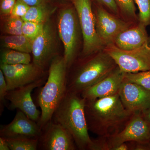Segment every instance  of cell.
Segmentation results:
<instances>
[{
  "instance_id": "29",
  "label": "cell",
  "mask_w": 150,
  "mask_h": 150,
  "mask_svg": "<svg viewBox=\"0 0 150 150\" xmlns=\"http://www.w3.org/2000/svg\"><path fill=\"white\" fill-rule=\"evenodd\" d=\"M8 92L7 85L2 71L0 69V112L4 111L6 103V96Z\"/></svg>"
},
{
  "instance_id": "9",
  "label": "cell",
  "mask_w": 150,
  "mask_h": 150,
  "mask_svg": "<svg viewBox=\"0 0 150 150\" xmlns=\"http://www.w3.org/2000/svg\"><path fill=\"white\" fill-rule=\"evenodd\" d=\"M76 149L72 135L60 124L51 120L41 129L38 149L75 150Z\"/></svg>"
},
{
  "instance_id": "2",
  "label": "cell",
  "mask_w": 150,
  "mask_h": 150,
  "mask_svg": "<svg viewBox=\"0 0 150 150\" xmlns=\"http://www.w3.org/2000/svg\"><path fill=\"white\" fill-rule=\"evenodd\" d=\"M85 103L86 99L81 94L67 91L51 120L69 131L78 149L91 150L93 142L88 134L85 112Z\"/></svg>"
},
{
  "instance_id": "10",
  "label": "cell",
  "mask_w": 150,
  "mask_h": 150,
  "mask_svg": "<svg viewBox=\"0 0 150 150\" xmlns=\"http://www.w3.org/2000/svg\"><path fill=\"white\" fill-rule=\"evenodd\" d=\"M107 142L108 150L125 142L150 143V122L142 112L134 113L125 128L116 136L107 139Z\"/></svg>"
},
{
  "instance_id": "23",
  "label": "cell",
  "mask_w": 150,
  "mask_h": 150,
  "mask_svg": "<svg viewBox=\"0 0 150 150\" xmlns=\"http://www.w3.org/2000/svg\"><path fill=\"white\" fill-rule=\"evenodd\" d=\"M124 80L137 84L150 91V70L137 73H125Z\"/></svg>"
},
{
  "instance_id": "19",
  "label": "cell",
  "mask_w": 150,
  "mask_h": 150,
  "mask_svg": "<svg viewBox=\"0 0 150 150\" xmlns=\"http://www.w3.org/2000/svg\"><path fill=\"white\" fill-rule=\"evenodd\" d=\"M1 41L3 46L7 49L32 53L33 41L23 34L5 35L1 37Z\"/></svg>"
},
{
  "instance_id": "24",
  "label": "cell",
  "mask_w": 150,
  "mask_h": 150,
  "mask_svg": "<svg viewBox=\"0 0 150 150\" xmlns=\"http://www.w3.org/2000/svg\"><path fill=\"white\" fill-rule=\"evenodd\" d=\"M45 23H38L34 22L23 21L22 32L25 37L33 41L43 30Z\"/></svg>"
},
{
  "instance_id": "20",
  "label": "cell",
  "mask_w": 150,
  "mask_h": 150,
  "mask_svg": "<svg viewBox=\"0 0 150 150\" xmlns=\"http://www.w3.org/2000/svg\"><path fill=\"white\" fill-rule=\"evenodd\" d=\"M31 61V56L29 53L7 49L1 54V64H30Z\"/></svg>"
},
{
  "instance_id": "33",
  "label": "cell",
  "mask_w": 150,
  "mask_h": 150,
  "mask_svg": "<svg viewBox=\"0 0 150 150\" xmlns=\"http://www.w3.org/2000/svg\"><path fill=\"white\" fill-rule=\"evenodd\" d=\"M142 112V115L147 121L150 122V108L145 110Z\"/></svg>"
},
{
  "instance_id": "18",
  "label": "cell",
  "mask_w": 150,
  "mask_h": 150,
  "mask_svg": "<svg viewBox=\"0 0 150 150\" xmlns=\"http://www.w3.org/2000/svg\"><path fill=\"white\" fill-rule=\"evenodd\" d=\"M55 9L51 6L50 3L30 6L27 13L22 19L23 21L45 23L49 21Z\"/></svg>"
},
{
  "instance_id": "14",
  "label": "cell",
  "mask_w": 150,
  "mask_h": 150,
  "mask_svg": "<svg viewBox=\"0 0 150 150\" xmlns=\"http://www.w3.org/2000/svg\"><path fill=\"white\" fill-rule=\"evenodd\" d=\"M123 106L132 113L150 108V91L137 84L124 80L118 93Z\"/></svg>"
},
{
  "instance_id": "3",
  "label": "cell",
  "mask_w": 150,
  "mask_h": 150,
  "mask_svg": "<svg viewBox=\"0 0 150 150\" xmlns=\"http://www.w3.org/2000/svg\"><path fill=\"white\" fill-rule=\"evenodd\" d=\"M48 77L40 90L38 102L41 109L38 125L42 129L51 121L53 114L67 91L68 67L64 56L57 55L48 68Z\"/></svg>"
},
{
  "instance_id": "22",
  "label": "cell",
  "mask_w": 150,
  "mask_h": 150,
  "mask_svg": "<svg viewBox=\"0 0 150 150\" xmlns=\"http://www.w3.org/2000/svg\"><path fill=\"white\" fill-rule=\"evenodd\" d=\"M120 16L126 21L136 24L138 23V16L134 0H115Z\"/></svg>"
},
{
  "instance_id": "5",
  "label": "cell",
  "mask_w": 150,
  "mask_h": 150,
  "mask_svg": "<svg viewBox=\"0 0 150 150\" xmlns=\"http://www.w3.org/2000/svg\"><path fill=\"white\" fill-rule=\"evenodd\" d=\"M58 29L59 37L64 45V57L68 70L76 59L81 33L77 14L72 4L60 11Z\"/></svg>"
},
{
  "instance_id": "21",
  "label": "cell",
  "mask_w": 150,
  "mask_h": 150,
  "mask_svg": "<svg viewBox=\"0 0 150 150\" xmlns=\"http://www.w3.org/2000/svg\"><path fill=\"white\" fill-rule=\"evenodd\" d=\"M10 150H36L38 139L26 137L5 138Z\"/></svg>"
},
{
  "instance_id": "32",
  "label": "cell",
  "mask_w": 150,
  "mask_h": 150,
  "mask_svg": "<svg viewBox=\"0 0 150 150\" xmlns=\"http://www.w3.org/2000/svg\"><path fill=\"white\" fill-rule=\"evenodd\" d=\"M0 150H10L6 139L3 137H0Z\"/></svg>"
},
{
  "instance_id": "12",
  "label": "cell",
  "mask_w": 150,
  "mask_h": 150,
  "mask_svg": "<svg viewBox=\"0 0 150 150\" xmlns=\"http://www.w3.org/2000/svg\"><path fill=\"white\" fill-rule=\"evenodd\" d=\"M43 79L41 78L26 85L8 91L6 99L10 102L9 108L11 110L16 109L21 110L31 120L38 123L41 112L34 104L31 93L34 89L43 85L45 82Z\"/></svg>"
},
{
  "instance_id": "26",
  "label": "cell",
  "mask_w": 150,
  "mask_h": 150,
  "mask_svg": "<svg viewBox=\"0 0 150 150\" xmlns=\"http://www.w3.org/2000/svg\"><path fill=\"white\" fill-rule=\"evenodd\" d=\"M139 9L138 22L150 25V0H134Z\"/></svg>"
},
{
  "instance_id": "8",
  "label": "cell",
  "mask_w": 150,
  "mask_h": 150,
  "mask_svg": "<svg viewBox=\"0 0 150 150\" xmlns=\"http://www.w3.org/2000/svg\"><path fill=\"white\" fill-rule=\"evenodd\" d=\"M93 8L97 33L105 47L113 44L115 38L121 32L135 24L124 20L93 3Z\"/></svg>"
},
{
  "instance_id": "25",
  "label": "cell",
  "mask_w": 150,
  "mask_h": 150,
  "mask_svg": "<svg viewBox=\"0 0 150 150\" xmlns=\"http://www.w3.org/2000/svg\"><path fill=\"white\" fill-rule=\"evenodd\" d=\"M23 23V21L21 18L10 16L4 24V30L8 35H21L22 34V27Z\"/></svg>"
},
{
  "instance_id": "15",
  "label": "cell",
  "mask_w": 150,
  "mask_h": 150,
  "mask_svg": "<svg viewBox=\"0 0 150 150\" xmlns=\"http://www.w3.org/2000/svg\"><path fill=\"white\" fill-rule=\"evenodd\" d=\"M40 132L38 123L18 109L10 123L0 127V137L5 138L26 137L38 139Z\"/></svg>"
},
{
  "instance_id": "1",
  "label": "cell",
  "mask_w": 150,
  "mask_h": 150,
  "mask_svg": "<svg viewBox=\"0 0 150 150\" xmlns=\"http://www.w3.org/2000/svg\"><path fill=\"white\" fill-rule=\"evenodd\" d=\"M85 112L89 131L107 139L120 133L133 115L123 106L118 93L86 99Z\"/></svg>"
},
{
  "instance_id": "31",
  "label": "cell",
  "mask_w": 150,
  "mask_h": 150,
  "mask_svg": "<svg viewBox=\"0 0 150 150\" xmlns=\"http://www.w3.org/2000/svg\"><path fill=\"white\" fill-rule=\"evenodd\" d=\"M30 6L50 3V0H21Z\"/></svg>"
},
{
  "instance_id": "6",
  "label": "cell",
  "mask_w": 150,
  "mask_h": 150,
  "mask_svg": "<svg viewBox=\"0 0 150 150\" xmlns=\"http://www.w3.org/2000/svg\"><path fill=\"white\" fill-rule=\"evenodd\" d=\"M77 14L82 35L83 45L80 59L86 58L104 50L96 27L92 0H71Z\"/></svg>"
},
{
  "instance_id": "13",
  "label": "cell",
  "mask_w": 150,
  "mask_h": 150,
  "mask_svg": "<svg viewBox=\"0 0 150 150\" xmlns=\"http://www.w3.org/2000/svg\"><path fill=\"white\" fill-rule=\"evenodd\" d=\"M8 91L21 87L43 78L44 70L33 63L14 65L1 64Z\"/></svg>"
},
{
  "instance_id": "4",
  "label": "cell",
  "mask_w": 150,
  "mask_h": 150,
  "mask_svg": "<svg viewBox=\"0 0 150 150\" xmlns=\"http://www.w3.org/2000/svg\"><path fill=\"white\" fill-rule=\"evenodd\" d=\"M73 74L67 75V91L81 94L86 89L106 77L118 67L104 50L80 59Z\"/></svg>"
},
{
  "instance_id": "11",
  "label": "cell",
  "mask_w": 150,
  "mask_h": 150,
  "mask_svg": "<svg viewBox=\"0 0 150 150\" xmlns=\"http://www.w3.org/2000/svg\"><path fill=\"white\" fill-rule=\"evenodd\" d=\"M56 35L49 21L44 24L41 32L33 41V63L45 70L50 66L56 55Z\"/></svg>"
},
{
  "instance_id": "34",
  "label": "cell",
  "mask_w": 150,
  "mask_h": 150,
  "mask_svg": "<svg viewBox=\"0 0 150 150\" xmlns=\"http://www.w3.org/2000/svg\"><path fill=\"white\" fill-rule=\"evenodd\" d=\"M62 1H69L71 2V0H62Z\"/></svg>"
},
{
  "instance_id": "17",
  "label": "cell",
  "mask_w": 150,
  "mask_h": 150,
  "mask_svg": "<svg viewBox=\"0 0 150 150\" xmlns=\"http://www.w3.org/2000/svg\"><path fill=\"white\" fill-rule=\"evenodd\" d=\"M147 26L138 22L122 31L116 38L112 45L124 51H131L139 48L150 39Z\"/></svg>"
},
{
  "instance_id": "27",
  "label": "cell",
  "mask_w": 150,
  "mask_h": 150,
  "mask_svg": "<svg viewBox=\"0 0 150 150\" xmlns=\"http://www.w3.org/2000/svg\"><path fill=\"white\" fill-rule=\"evenodd\" d=\"M92 1L93 3L101 6L111 13L121 17L115 0H92Z\"/></svg>"
},
{
  "instance_id": "16",
  "label": "cell",
  "mask_w": 150,
  "mask_h": 150,
  "mask_svg": "<svg viewBox=\"0 0 150 150\" xmlns=\"http://www.w3.org/2000/svg\"><path fill=\"white\" fill-rule=\"evenodd\" d=\"M125 74L118 66L106 77L84 90L81 96L85 99L91 100L118 94L124 81Z\"/></svg>"
},
{
  "instance_id": "30",
  "label": "cell",
  "mask_w": 150,
  "mask_h": 150,
  "mask_svg": "<svg viewBox=\"0 0 150 150\" xmlns=\"http://www.w3.org/2000/svg\"><path fill=\"white\" fill-rule=\"evenodd\" d=\"M17 0H0V12L2 15H10Z\"/></svg>"
},
{
  "instance_id": "7",
  "label": "cell",
  "mask_w": 150,
  "mask_h": 150,
  "mask_svg": "<svg viewBox=\"0 0 150 150\" xmlns=\"http://www.w3.org/2000/svg\"><path fill=\"white\" fill-rule=\"evenodd\" d=\"M104 50L123 72L137 73L150 70V37L144 45L131 51L121 50L112 44L105 46Z\"/></svg>"
},
{
  "instance_id": "28",
  "label": "cell",
  "mask_w": 150,
  "mask_h": 150,
  "mask_svg": "<svg viewBox=\"0 0 150 150\" xmlns=\"http://www.w3.org/2000/svg\"><path fill=\"white\" fill-rule=\"evenodd\" d=\"M30 7L21 0H17L10 16L22 18L27 13Z\"/></svg>"
}]
</instances>
